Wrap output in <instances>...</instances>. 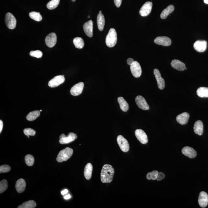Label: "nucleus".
I'll list each match as a JSON object with an SVG mask.
<instances>
[{
	"label": "nucleus",
	"mask_w": 208,
	"mask_h": 208,
	"mask_svg": "<svg viewBox=\"0 0 208 208\" xmlns=\"http://www.w3.org/2000/svg\"><path fill=\"white\" fill-rule=\"evenodd\" d=\"M115 170L110 165L106 164L103 166L101 173V180L104 183H110L112 181Z\"/></svg>",
	"instance_id": "1"
},
{
	"label": "nucleus",
	"mask_w": 208,
	"mask_h": 208,
	"mask_svg": "<svg viewBox=\"0 0 208 208\" xmlns=\"http://www.w3.org/2000/svg\"><path fill=\"white\" fill-rule=\"evenodd\" d=\"M117 41V33L116 30L114 29L111 28L109 30V33L106 37V45L109 48H112L116 45Z\"/></svg>",
	"instance_id": "2"
},
{
	"label": "nucleus",
	"mask_w": 208,
	"mask_h": 208,
	"mask_svg": "<svg viewBox=\"0 0 208 208\" xmlns=\"http://www.w3.org/2000/svg\"><path fill=\"white\" fill-rule=\"evenodd\" d=\"M73 150L72 149L67 147L60 151L56 158L57 162H62L67 161L73 154Z\"/></svg>",
	"instance_id": "3"
},
{
	"label": "nucleus",
	"mask_w": 208,
	"mask_h": 208,
	"mask_svg": "<svg viewBox=\"0 0 208 208\" xmlns=\"http://www.w3.org/2000/svg\"><path fill=\"white\" fill-rule=\"evenodd\" d=\"M77 138V135L73 133H69L68 135L62 134L60 136V143L61 144H66L72 142Z\"/></svg>",
	"instance_id": "4"
},
{
	"label": "nucleus",
	"mask_w": 208,
	"mask_h": 208,
	"mask_svg": "<svg viewBox=\"0 0 208 208\" xmlns=\"http://www.w3.org/2000/svg\"><path fill=\"white\" fill-rule=\"evenodd\" d=\"M5 22L6 26L9 29H13L16 28V20L15 17L11 13H6L5 17Z\"/></svg>",
	"instance_id": "5"
},
{
	"label": "nucleus",
	"mask_w": 208,
	"mask_h": 208,
	"mask_svg": "<svg viewBox=\"0 0 208 208\" xmlns=\"http://www.w3.org/2000/svg\"><path fill=\"white\" fill-rule=\"evenodd\" d=\"M117 141L122 151L124 152H127L129 151L130 146L126 139L123 137L122 135H120L117 137Z\"/></svg>",
	"instance_id": "6"
},
{
	"label": "nucleus",
	"mask_w": 208,
	"mask_h": 208,
	"mask_svg": "<svg viewBox=\"0 0 208 208\" xmlns=\"http://www.w3.org/2000/svg\"><path fill=\"white\" fill-rule=\"evenodd\" d=\"M130 69L133 77L138 78L141 76L142 73L141 67L137 61H134L133 62L130 66Z\"/></svg>",
	"instance_id": "7"
},
{
	"label": "nucleus",
	"mask_w": 208,
	"mask_h": 208,
	"mask_svg": "<svg viewBox=\"0 0 208 208\" xmlns=\"http://www.w3.org/2000/svg\"><path fill=\"white\" fill-rule=\"evenodd\" d=\"M65 81L64 75H59L54 77L48 83L49 87L51 88H55L58 87L60 84L63 83Z\"/></svg>",
	"instance_id": "8"
},
{
	"label": "nucleus",
	"mask_w": 208,
	"mask_h": 208,
	"mask_svg": "<svg viewBox=\"0 0 208 208\" xmlns=\"http://www.w3.org/2000/svg\"><path fill=\"white\" fill-rule=\"evenodd\" d=\"M152 3L151 2H147L143 5L140 9V14L141 16L145 17L148 16L152 11Z\"/></svg>",
	"instance_id": "9"
},
{
	"label": "nucleus",
	"mask_w": 208,
	"mask_h": 208,
	"mask_svg": "<svg viewBox=\"0 0 208 208\" xmlns=\"http://www.w3.org/2000/svg\"><path fill=\"white\" fill-rule=\"evenodd\" d=\"M135 102L140 109L144 110H147L150 109L149 106L147 103L146 100L143 96L140 95L136 96L135 99Z\"/></svg>",
	"instance_id": "10"
},
{
	"label": "nucleus",
	"mask_w": 208,
	"mask_h": 208,
	"mask_svg": "<svg viewBox=\"0 0 208 208\" xmlns=\"http://www.w3.org/2000/svg\"><path fill=\"white\" fill-rule=\"evenodd\" d=\"M135 135L140 143L145 144L148 143V137L142 130L137 129L135 131Z\"/></svg>",
	"instance_id": "11"
},
{
	"label": "nucleus",
	"mask_w": 208,
	"mask_h": 208,
	"mask_svg": "<svg viewBox=\"0 0 208 208\" xmlns=\"http://www.w3.org/2000/svg\"><path fill=\"white\" fill-rule=\"evenodd\" d=\"M46 45L49 48H52L56 45L57 42V36L55 33H52L49 34L45 39Z\"/></svg>",
	"instance_id": "12"
},
{
	"label": "nucleus",
	"mask_w": 208,
	"mask_h": 208,
	"mask_svg": "<svg viewBox=\"0 0 208 208\" xmlns=\"http://www.w3.org/2000/svg\"><path fill=\"white\" fill-rule=\"evenodd\" d=\"M84 84L83 82H79L74 85L70 90V93L72 95L77 96L82 93L83 89Z\"/></svg>",
	"instance_id": "13"
},
{
	"label": "nucleus",
	"mask_w": 208,
	"mask_h": 208,
	"mask_svg": "<svg viewBox=\"0 0 208 208\" xmlns=\"http://www.w3.org/2000/svg\"><path fill=\"white\" fill-rule=\"evenodd\" d=\"M194 47L197 52H204L207 49V42L204 40H197L194 44Z\"/></svg>",
	"instance_id": "14"
},
{
	"label": "nucleus",
	"mask_w": 208,
	"mask_h": 208,
	"mask_svg": "<svg viewBox=\"0 0 208 208\" xmlns=\"http://www.w3.org/2000/svg\"><path fill=\"white\" fill-rule=\"evenodd\" d=\"M154 42L157 45L168 46L172 43L171 40L170 38L166 36H160L155 39Z\"/></svg>",
	"instance_id": "15"
},
{
	"label": "nucleus",
	"mask_w": 208,
	"mask_h": 208,
	"mask_svg": "<svg viewBox=\"0 0 208 208\" xmlns=\"http://www.w3.org/2000/svg\"><path fill=\"white\" fill-rule=\"evenodd\" d=\"M154 74L156 79L159 88L161 90L163 89L165 87V82L164 80L161 75L158 69H155L154 70Z\"/></svg>",
	"instance_id": "16"
},
{
	"label": "nucleus",
	"mask_w": 208,
	"mask_h": 208,
	"mask_svg": "<svg viewBox=\"0 0 208 208\" xmlns=\"http://www.w3.org/2000/svg\"><path fill=\"white\" fill-rule=\"evenodd\" d=\"M198 202L199 205L202 208H205L208 204V195L205 192H202L199 196Z\"/></svg>",
	"instance_id": "17"
},
{
	"label": "nucleus",
	"mask_w": 208,
	"mask_h": 208,
	"mask_svg": "<svg viewBox=\"0 0 208 208\" xmlns=\"http://www.w3.org/2000/svg\"><path fill=\"white\" fill-rule=\"evenodd\" d=\"M182 152L184 155L189 158H194L197 156V152L195 150L190 147H185L182 149Z\"/></svg>",
	"instance_id": "18"
},
{
	"label": "nucleus",
	"mask_w": 208,
	"mask_h": 208,
	"mask_svg": "<svg viewBox=\"0 0 208 208\" xmlns=\"http://www.w3.org/2000/svg\"><path fill=\"white\" fill-rule=\"evenodd\" d=\"M83 29L86 35L89 37H92L93 35V22L91 20L84 23Z\"/></svg>",
	"instance_id": "19"
},
{
	"label": "nucleus",
	"mask_w": 208,
	"mask_h": 208,
	"mask_svg": "<svg viewBox=\"0 0 208 208\" xmlns=\"http://www.w3.org/2000/svg\"><path fill=\"white\" fill-rule=\"evenodd\" d=\"M190 117V115L187 112L181 113L176 117V120L177 122L180 124L184 125L186 124L188 121Z\"/></svg>",
	"instance_id": "20"
},
{
	"label": "nucleus",
	"mask_w": 208,
	"mask_h": 208,
	"mask_svg": "<svg viewBox=\"0 0 208 208\" xmlns=\"http://www.w3.org/2000/svg\"><path fill=\"white\" fill-rule=\"evenodd\" d=\"M171 65L173 68L179 71H184L186 68L185 64L179 60H172Z\"/></svg>",
	"instance_id": "21"
},
{
	"label": "nucleus",
	"mask_w": 208,
	"mask_h": 208,
	"mask_svg": "<svg viewBox=\"0 0 208 208\" xmlns=\"http://www.w3.org/2000/svg\"><path fill=\"white\" fill-rule=\"evenodd\" d=\"M194 132L199 135H202L204 132V125L202 122L198 120L195 122L194 127Z\"/></svg>",
	"instance_id": "22"
},
{
	"label": "nucleus",
	"mask_w": 208,
	"mask_h": 208,
	"mask_svg": "<svg viewBox=\"0 0 208 208\" xmlns=\"http://www.w3.org/2000/svg\"><path fill=\"white\" fill-rule=\"evenodd\" d=\"M26 187V181L23 179H19L16 182V188L17 191L19 193H21L25 190Z\"/></svg>",
	"instance_id": "23"
},
{
	"label": "nucleus",
	"mask_w": 208,
	"mask_h": 208,
	"mask_svg": "<svg viewBox=\"0 0 208 208\" xmlns=\"http://www.w3.org/2000/svg\"><path fill=\"white\" fill-rule=\"evenodd\" d=\"M97 22L99 29L100 31H102L105 25V19L104 15L101 13V11H99V13L98 15Z\"/></svg>",
	"instance_id": "24"
},
{
	"label": "nucleus",
	"mask_w": 208,
	"mask_h": 208,
	"mask_svg": "<svg viewBox=\"0 0 208 208\" xmlns=\"http://www.w3.org/2000/svg\"><path fill=\"white\" fill-rule=\"evenodd\" d=\"M118 101L119 103L120 108L123 111L126 112L129 109V105L126 101L122 97H120L118 99Z\"/></svg>",
	"instance_id": "25"
},
{
	"label": "nucleus",
	"mask_w": 208,
	"mask_h": 208,
	"mask_svg": "<svg viewBox=\"0 0 208 208\" xmlns=\"http://www.w3.org/2000/svg\"><path fill=\"white\" fill-rule=\"evenodd\" d=\"M93 167L91 163H88L86 165L84 170V175L87 180H89L92 176Z\"/></svg>",
	"instance_id": "26"
},
{
	"label": "nucleus",
	"mask_w": 208,
	"mask_h": 208,
	"mask_svg": "<svg viewBox=\"0 0 208 208\" xmlns=\"http://www.w3.org/2000/svg\"><path fill=\"white\" fill-rule=\"evenodd\" d=\"M174 10V6L173 5H170L162 12L160 14V18L162 19H165L167 18L169 14L173 12Z\"/></svg>",
	"instance_id": "27"
},
{
	"label": "nucleus",
	"mask_w": 208,
	"mask_h": 208,
	"mask_svg": "<svg viewBox=\"0 0 208 208\" xmlns=\"http://www.w3.org/2000/svg\"><path fill=\"white\" fill-rule=\"evenodd\" d=\"M197 94L200 98H208V88L200 87L197 89Z\"/></svg>",
	"instance_id": "28"
},
{
	"label": "nucleus",
	"mask_w": 208,
	"mask_h": 208,
	"mask_svg": "<svg viewBox=\"0 0 208 208\" xmlns=\"http://www.w3.org/2000/svg\"><path fill=\"white\" fill-rule=\"evenodd\" d=\"M40 115V111H34L29 113L26 116L28 120L33 121L38 118Z\"/></svg>",
	"instance_id": "29"
},
{
	"label": "nucleus",
	"mask_w": 208,
	"mask_h": 208,
	"mask_svg": "<svg viewBox=\"0 0 208 208\" xmlns=\"http://www.w3.org/2000/svg\"><path fill=\"white\" fill-rule=\"evenodd\" d=\"M36 206V203L34 200H30L23 203L18 207V208H34Z\"/></svg>",
	"instance_id": "30"
},
{
	"label": "nucleus",
	"mask_w": 208,
	"mask_h": 208,
	"mask_svg": "<svg viewBox=\"0 0 208 208\" xmlns=\"http://www.w3.org/2000/svg\"><path fill=\"white\" fill-rule=\"evenodd\" d=\"M73 44L76 48L82 49L83 48L84 43L83 40L80 37H77L73 40Z\"/></svg>",
	"instance_id": "31"
},
{
	"label": "nucleus",
	"mask_w": 208,
	"mask_h": 208,
	"mask_svg": "<svg viewBox=\"0 0 208 208\" xmlns=\"http://www.w3.org/2000/svg\"><path fill=\"white\" fill-rule=\"evenodd\" d=\"M60 0H51L48 3L47 7L50 10H53L56 8L60 4Z\"/></svg>",
	"instance_id": "32"
},
{
	"label": "nucleus",
	"mask_w": 208,
	"mask_h": 208,
	"mask_svg": "<svg viewBox=\"0 0 208 208\" xmlns=\"http://www.w3.org/2000/svg\"><path fill=\"white\" fill-rule=\"evenodd\" d=\"M30 18L36 21L39 22L42 20V17L40 13L32 12L29 13Z\"/></svg>",
	"instance_id": "33"
},
{
	"label": "nucleus",
	"mask_w": 208,
	"mask_h": 208,
	"mask_svg": "<svg viewBox=\"0 0 208 208\" xmlns=\"http://www.w3.org/2000/svg\"><path fill=\"white\" fill-rule=\"evenodd\" d=\"M25 162L26 164L28 166H32L34 164L35 162L34 157L32 155H27L25 158Z\"/></svg>",
	"instance_id": "34"
},
{
	"label": "nucleus",
	"mask_w": 208,
	"mask_h": 208,
	"mask_svg": "<svg viewBox=\"0 0 208 208\" xmlns=\"http://www.w3.org/2000/svg\"><path fill=\"white\" fill-rule=\"evenodd\" d=\"M158 173V172L157 170H154L151 172H149L147 174V178L148 180H150L151 179L153 180H157Z\"/></svg>",
	"instance_id": "35"
},
{
	"label": "nucleus",
	"mask_w": 208,
	"mask_h": 208,
	"mask_svg": "<svg viewBox=\"0 0 208 208\" xmlns=\"http://www.w3.org/2000/svg\"><path fill=\"white\" fill-rule=\"evenodd\" d=\"M8 187V182L7 180L4 179L0 182V193H2L7 189Z\"/></svg>",
	"instance_id": "36"
},
{
	"label": "nucleus",
	"mask_w": 208,
	"mask_h": 208,
	"mask_svg": "<svg viewBox=\"0 0 208 208\" xmlns=\"http://www.w3.org/2000/svg\"><path fill=\"white\" fill-rule=\"evenodd\" d=\"M30 56L40 58L43 56V53L40 50H36L35 51H31L30 52Z\"/></svg>",
	"instance_id": "37"
},
{
	"label": "nucleus",
	"mask_w": 208,
	"mask_h": 208,
	"mask_svg": "<svg viewBox=\"0 0 208 208\" xmlns=\"http://www.w3.org/2000/svg\"><path fill=\"white\" fill-rule=\"evenodd\" d=\"M24 133L28 137L29 136H34L35 134V133H36L34 130L30 128H25L24 130Z\"/></svg>",
	"instance_id": "38"
},
{
	"label": "nucleus",
	"mask_w": 208,
	"mask_h": 208,
	"mask_svg": "<svg viewBox=\"0 0 208 208\" xmlns=\"http://www.w3.org/2000/svg\"><path fill=\"white\" fill-rule=\"evenodd\" d=\"M11 170V167L8 165H3L0 167V173H7Z\"/></svg>",
	"instance_id": "39"
},
{
	"label": "nucleus",
	"mask_w": 208,
	"mask_h": 208,
	"mask_svg": "<svg viewBox=\"0 0 208 208\" xmlns=\"http://www.w3.org/2000/svg\"><path fill=\"white\" fill-rule=\"evenodd\" d=\"M165 177V175L164 174L161 172H158V176H157V180L158 181L162 180L164 179Z\"/></svg>",
	"instance_id": "40"
},
{
	"label": "nucleus",
	"mask_w": 208,
	"mask_h": 208,
	"mask_svg": "<svg viewBox=\"0 0 208 208\" xmlns=\"http://www.w3.org/2000/svg\"><path fill=\"white\" fill-rule=\"evenodd\" d=\"M122 0H114V3L115 6L117 8L120 7L121 4Z\"/></svg>",
	"instance_id": "41"
},
{
	"label": "nucleus",
	"mask_w": 208,
	"mask_h": 208,
	"mask_svg": "<svg viewBox=\"0 0 208 208\" xmlns=\"http://www.w3.org/2000/svg\"><path fill=\"white\" fill-rule=\"evenodd\" d=\"M134 61L133 60V59L131 58H128L127 60V64L128 65L130 66H131V64H132Z\"/></svg>",
	"instance_id": "42"
},
{
	"label": "nucleus",
	"mask_w": 208,
	"mask_h": 208,
	"mask_svg": "<svg viewBox=\"0 0 208 208\" xmlns=\"http://www.w3.org/2000/svg\"><path fill=\"white\" fill-rule=\"evenodd\" d=\"M3 127V121L1 120H0V133H1L2 131Z\"/></svg>",
	"instance_id": "43"
},
{
	"label": "nucleus",
	"mask_w": 208,
	"mask_h": 208,
	"mask_svg": "<svg viewBox=\"0 0 208 208\" xmlns=\"http://www.w3.org/2000/svg\"><path fill=\"white\" fill-rule=\"evenodd\" d=\"M68 192V191L67 189H65V190L62 191L61 193L62 195H65V194H67Z\"/></svg>",
	"instance_id": "44"
},
{
	"label": "nucleus",
	"mask_w": 208,
	"mask_h": 208,
	"mask_svg": "<svg viewBox=\"0 0 208 208\" xmlns=\"http://www.w3.org/2000/svg\"><path fill=\"white\" fill-rule=\"evenodd\" d=\"M71 197V196L70 195H69V194H68V195H66L65 196H64V198L65 199L67 200L70 199Z\"/></svg>",
	"instance_id": "45"
},
{
	"label": "nucleus",
	"mask_w": 208,
	"mask_h": 208,
	"mask_svg": "<svg viewBox=\"0 0 208 208\" xmlns=\"http://www.w3.org/2000/svg\"><path fill=\"white\" fill-rule=\"evenodd\" d=\"M204 2L205 4H208V0H204Z\"/></svg>",
	"instance_id": "46"
},
{
	"label": "nucleus",
	"mask_w": 208,
	"mask_h": 208,
	"mask_svg": "<svg viewBox=\"0 0 208 208\" xmlns=\"http://www.w3.org/2000/svg\"><path fill=\"white\" fill-rule=\"evenodd\" d=\"M72 1L74 2L76 1V0H72Z\"/></svg>",
	"instance_id": "47"
},
{
	"label": "nucleus",
	"mask_w": 208,
	"mask_h": 208,
	"mask_svg": "<svg viewBox=\"0 0 208 208\" xmlns=\"http://www.w3.org/2000/svg\"><path fill=\"white\" fill-rule=\"evenodd\" d=\"M90 18V16H88V18Z\"/></svg>",
	"instance_id": "48"
},
{
	"label": "nucleus",
	"mask_w": 208,
	"mask_h": 208,
	"mask_svg": "<svg viewBox=\"0 0 208 208\" xmlns=\"http://www.w3.org/2000/svg\"><path fill=\"white\" fill-rule=\"evenodd\" d=\"M42 111V110H40V112H41V111Z\"/></svg>",
	"instance_id": "49"
}]
</instances>
